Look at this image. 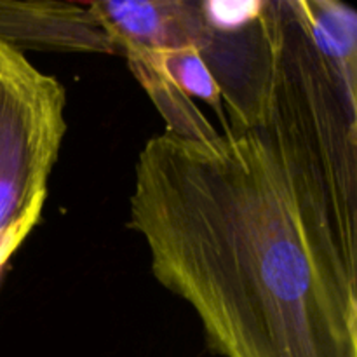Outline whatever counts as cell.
Here are the masks:
<instances>
[{
  "instance_id": "4",
  "label": "cell",
  "mask_w": 357,
  "mask_h": 357,
  "mask_svg": "<svg viewBox=\"0 0 357 357\" xmlns=\"http://www.w3.org/2000/svg\"><path fill=\"white\" fill-rule=\"evenodd\" d=\"M0 44L21 52L38 49L70 54H121L91 7L73 2L0 0Z\"/></svg>"
},
{
  "instance_id": "7",
  "label": "cell",
  "mask_w": 357,
  "mask_h": 357,
  "mask_svg": "<svg viewBox=\"0 0 357 357\" xmlns=\"http://www.w3.org/2000/svg\"><path fill=\"white\" fill-rule=\"evenodd\" d=\"M126 59L136 58L149 63L150 66L162 73L171 84L178 87L188 98H199L206 101L222 122V129L227 128V115L223 110L222 93L209 72L208 65L202 59L201 52L195 49H180V51L164 52H126Z\"/></svg>"
},
{
  "instance_id": "1",
  "label": "cell",
  "mask_w": 357,
  "mask_h": 357,
  "mask_svg": "<svg viewBox=\"0 0 357 357\" xmlns=\"http://www.w3.org/2000/svg\"><path fill=\"white\" fill-rule=\"evenodd\" d=\"M267 80L213 139L164 131L128 227L222 357H357V91L296 0L264 2Z\"/></svg>"
},
{
  "instance_id": "2",
  "label": "cell",
  "mask_w": 357,
  "mask_h": 357,
  "mask_svg": "<svg viewBox=\"0 0 357 357\" xmlns=\"http://www.w3.org/2000/svg\"><path fill=\"white\" fill-rule=\"evenodd\" d=\"M66 91L23 52L0 44V251L40 216L66 135Z\"/></svg>"
},
{
  "instance_id": "6",
  "label": "cell",
  "mask_w": 357,
  "mask_h": 357,
  "mask_svg": "<svg viewBox=\"0 0 357 357\" xmlns=\"http://www.w3.org/2000/svg\"><path fill=\"white\" fill-rule=\"evenodd\" d=\"M128 65L166 121V132L188 139H213L218 136L220 131L201 114L192 98L181 93L162 73L136 58H128Z\"/></svg>"
},
{
  "instance_id": "3",
  "label": "cell",
  "mask_w": 357,
  "mask_h": 357,
  "mask_svg": "<svg viewBox=\"0 0 357 357\" xmlns=\"http://www.w3.org/2000/svg\"><path fill=\"white\" fill-rule=\"evenodd\" d=\"M122 56L126 52H164L195 49L202 52L213 38L202 2L188 0H121L89 2Z\"/></svg>"
},
{
  "instance_id": "5",
  "label": "cell",
  "mask_w": 357,
  "mask_h": 357,
  "mask_svg": "<svg viewBox=\"0 0 357 357\" xmlns=\"http://www.w3.org/2000/svg\"><path fill=\"white\" fill-rule=\"evenodd\" d=\"M309 33L349 87L357 84V14L340 2L296 0Z\"/></svg>"
}]
</instances>
